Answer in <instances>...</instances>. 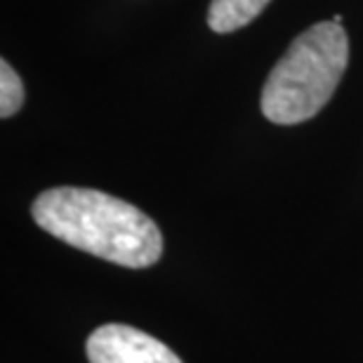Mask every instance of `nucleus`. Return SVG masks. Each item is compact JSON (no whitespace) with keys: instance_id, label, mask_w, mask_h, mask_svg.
<instances>
[{"instance_id":"f257e3e1","label":"nucleus","mask_w":363,"mask_h":363,"mask_svg":"<svg viewBox=\"0 0 363 363\" xmlns=\"http://www.w3.org/2000/svg\"><path fill=\"white\" fill-rule=\"evenodd\" d=\"M31 215L40 229L71 248L128 269H147L163 255L156 222L133 203L97 189H48L33 201Z\"/></svg>"},{"instance_id":"f03ea898","label":"nucleus","mask_w":363,"mask_h":363,"mask_svg":"<svg viewBox=\"0 0 363 363\" xmlns=\"http://www.w3.org/2000/svg\"><path fill=\"white\" fill-rule=\"evenodd\" d=\"M350 64V35L342 24L318 21L290 43L264 83L262 113L276 125H297L321 111Z\"/></svg>"},{"instance_id":"7ed1b4c3","label":"nucleus","mask_w":363,"mask_h":363,"mask_svg":"<svg viewBox=\"0 0 363 363\" xmlns=\"http://www.w3.org/2000/svg\"><path fill=\"white\" fill-rule=\"evenodd\" d=\"M85 352L90 363H182L161 340L123 323H106L94 330Z\"/></svg>"},{"instance_id":"20e7f679","label":"nucleus","mask_w":363,"mask_h":363,"mask_svg":"<svg viewBox=\"0 0 363 363\" xmlns=\"http://www.w3.org/2000/svg\"><path fill=\"white\" fill-rule=\"evenodd\" d=\"M272 0H213L208 10V26L215 33H231L259 17Z\"/></svg>"},{"instance_id":"39448f33","label":"nucleus","mask_w":363,"mask_h":363,"mask_svg":"<svg viewBox=\"0 0 363 363\" xmlns=\"http://www.w3.org/2000/svg\"><path fill=\"white\" fill-rule=\"evenodd\" d=\"M26 99V90L17 71L10 67V62H0V116L10 118L21 108Z\"/></svg>"}]
</instances>
